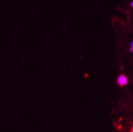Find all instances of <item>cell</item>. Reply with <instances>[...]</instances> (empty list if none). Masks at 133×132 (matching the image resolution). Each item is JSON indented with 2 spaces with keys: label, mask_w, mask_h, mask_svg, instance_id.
I'll return each instance as SVG.
<instances>
[{
  "label": "cell",
  "mask_w": 133,
  "mask_h": 132,
  "mask_svg": "<svg viewBox=\"0 0 133 132\" xmlns=\"http://www.w3.org/2000/svg\"><path fill=\"white\" fill-rule=\"evenodd\" d=\"M117 81H118V83L119 85L121 86H124L128 84V78L127 77V75L122 74V75L118 76Z\"/></svg>",
  "instance_id": "obj_1"
},
{
  "label": "cell",
  "mask_w": 133,
  "mask_h": 132,
  "mask_svg": "<svg viewBox=\"0 0 133 132\" xmlns=\"http://www.w3.org/2000/svg\"><path fill=\"white\" fill-rule=\"evenodd\" d=\"M130 52H133V40L130 43Z\"/></svg>",
  "instance_id": "obj_2"
},
{
  "label": "cell",
  "mask_w": 133,
  "mask_h": 132,
  "mask_svg": "<svg viewBox=\"0 0 133 132\" xmlns=\"http://www.w3.org/2000/svg\"><path fill=\"white\" fill-rule=\"evenodd\" d=\"M130 5H131V7H132L133 8V1L131 2V3H130Z\"/></svg>",
  "instance_id": "obj_3"
},
{
  "label": "cell",
  "mask_w": 133,
  "mask_h": 132,
  "mask_svg": "<svg viewBox=\"0 0 133 132\" xmlns=\"http://www.w3.org/2000/svg\"><path fill=\"white\" fill-rule=\"evenodd\" d=\"M130 132H133V127H132V129H131V131Z\"/></svg>",
  "instance_id": "obj_4"
}]
</instances>
